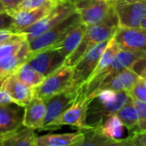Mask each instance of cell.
<instances>
[{
    "label": "cell",
    "instance_id": "e0dca14e",
    "mask_svg": "<svg viewBox=\"0 0 146 146\" xmlns=\"http://www.w3.org/2000/svg\"><path fill=\"white\" fill-rule=\"evenodd\" d=\"M46 113L44 100L35 94L31 102L24 108L23 125L33 130H43Z\"/></svg>",
    "mask_w": 146,
    "mask_h": 146
},
{
    "label": "cell",
    "instance_id": "7c38bea8",
    "mask_svg": "<svg viewBox=\"0 0 146 146\" xmlns=\"http://www.w3.org/2000/svg\"><path fill=\"white\" fill-rule=\"evenodd\" d=\"M121 50L146 52V29L118 27L113 36Z\"/></svg>",
    "mask_w": 146,
    "mask_h": 146
},
{
    "label": "cell",
    "instance_id": "9a60e30c",
    "mask_svg": "<svg viewBox=\"0 0 146 146\" xmlns=\"http://www.w3.org/2000/svg\"><path fill=\"white\" fill-rule=\"evenodd\" d=\"M59 2L60 1L34 10L13 11L10 14L14 19V31L16 33H22L24 29L32 26L43 17L47 15Z\"/></svg>",
    "mask_w": 146,
    "mask_h": 146
},
{
    "label": "cell",
    "instance_id": "484cf974",
    "mask_svg": "<svg viewBox=\"0 0 146 146\" xmlns=\"http://www.w3.org/2000/svg\"><path fill=\"white\" fill-rule=\"evenodd\" d=\"M84 136L71 146H104L111 139L104 136L100 128H92L84 130Z\"/></svg>",
    "mask_w": 146,
    "mask_h": 146
},
{
    "label": "cell",
    "instance_id": "cb8c5ba5",
    "mask_svg": "<svg viewBox=\"0 0 146 146\" xmlns=\"http://www.w3.org/2000/svg\"><path fill=\"white\" fill-rule=\"evenodd\" d=\"M119 50H120V48L119 47L117 42L114 40V39L113 37L110 40V41H109L107 48L105 49L104 52L102 53L95 71L93 72V74L91 75V77L88 79V81L98 77L100 74H102L104 70H106V69L110 65V64L113 60L115 55L119 52Z\"/></svg>",
    "mask_w": 146,
    "mask_h": 146
},
{
    "label": "cell",
    "instance_id": "ab89813d",
    "mask_svg": "<svg viewBox=\"0 0 146 146\" xmlns=\"http://www.w3.org/2000/svg\"><path fill=\"white\" fill-rule=\"evenodd\" d=\"M0 9H3V10H5V8L3 7V5H2V3L0 2Z\"/></svg>",
    "mask_w": 146,
    "mask_h": 146
},
{
    "label": "cell",
    "instance_id": "f35d334b",
    "mask_svg": "<svg viewBox=\"0 0 146 146\" xmlns=\"http://www.w3.org/2000/svg\"><path fill=\"white\" fill-rule=\"evenodd\" d=\"M118 1H121V2H133V1H138V0H118Z\"/></svg>",
    "mask_w": 146,
    "mask_h": 146
},
{
    "label": "cell",
    "instance_id": "74e56055",
    "mask_svg": "<svg viewBox=\"0 0 146 146\" xmlns=\"http://www.w3.org/2000/svg\"><path fill=\"white\" fill-rule=\"evenodd\" d=\"M141 28H143V29H146V17H145V18H144V20L143 21V23H142V24H141Z\"/></svg>",
    "mask_w": 146,
    "mask_h": 146
},
{
    "label": "cell",
    "instance_id": "ac0fdd59",
    "mask_svg": "<svg viewBox=\"0 0 146 146\" xmlns=\"http://www.w3.org/2000/svg\"><path fill=\"white\" fill-rule=\"evenodd\" d=\"M30 55L29 44V41H26L16 53L2 58L0 60V79L14 74L23 64L28 61Z\"/></svg>",
    "mask_w": 146,
    "mask_h": 146
},
{
    "label": "cell",
    "instance_id": "4fadbf2b",
    "mask_svg": "<svg viewBox=\"0 0 146 146\" xmlns=\"http://www.w3.org/2000/svg\"><path fill=\"white\" fill-rule=\"evenodd\" d=\"M1 88L8 93L14 103L24 108L35 96V89L25 84L14 74L2 80Z\"/></svg>",
    "mask_w": 146,
    "mask_h": 146
},
{
    "label": "cell",
    "instance_id": "4dcf8cb0",
    "mask_svg": "<svg viewBox=\"0 0 146 146\" xmlns=\"http://www.w3.org/2000/svg\"><path fill=\"white\" fill-rule=\"evenodd\" d=\"M0 30L14 31L13 17L9 12H7L6 11L0 12Z\"/></svg>",
    "mask_w": 146,
    "mask_h": 146
},
{
    "label": "cell",
    "instance_id": "5b68a950",
    "mask_svg": "<svg viewBox=\"0 0 146 146\" xmlns=\"http://www.w3.org/2000/svg\"><path fill=\"white\" fill-rule=\"evenodd\" d=\"M91 100L92 98L86 96L84 89L82 86V90L78 100L60 114L46 130H57L63 125H71L77 127L78 130L90 128L87 124V112Z\"/></svg>",
    "mask_w": 146,
    "mask_h": 146
},
{
    "label": "cell",
    "instance_id": "8992f818",
    "mask_svg": "<svg viewBox=\"0 0 146 146\" xmlns=\"http://www.w3.org/2000/svg\"><path fill=\"white\" fill-rule=\"evenodd\" d=\"M80 15L76 12L59 24L29 41L31 53L49 48L60 42L71 30L82 23Z\"/></svg>",
    "mask_w": 146,
    "mask_h": 146
},
{
    "label": "cell",
    "instance_id": "d6986e66",
    "mask_svg": "<svg viewBox=\"0 0 146 146\" xmlns=\"http://www.w3.org/2000/svg\"><path fill=\"white\" fill-rule=\"evenodd\" d=\"M35 130L26 126L0 135V146H36Z\"/></svg>",
    "mask_w": 146,
    "mask_h": 146
},
{
    "label": "cell",
    "instance_id": "3957f363",
    "mask_svg": "<svg viewBox=\"0 0 146 146\" xmlns=\"http://www.w3.org/2000/svg\"><path fill=\"white\" fill-rule=\"evenodd\" d=\"M76 12H78L76 5L71 0H62L47 15L32 26L24 29L22 34H23L29 41L59 24Z\"/></svg>",
    "mask_w": 146,
    "mask_h": 146
},
{
    "label": "cell",
    "instance_id": "603a6c76",
    "mask_svg": "<svg viewBox=\"0 0 146 146\" xmlns=\"http://www.w3.org/2000/svg\"><path fill=\"white\" fill-rule=\"evenodd\" d=\"M117 115L129 131V134L139 131V119L132 99H131L117 113Z\"/></svg>",
    "mask_w": 146,
    "mask_h": 146
},
{
    "label": "cell",
    "instance_id": "d590c367",
    "mask_svg": "<svg viewBox=\"0 0 146 146\" xmlns=\"http://www.w3.org/2000/svg\"><path fill=\"white\" fill-rule=\"evenodd\" d=\"M17 33H15L14 31L11 30H0V45L10 40Z\"/></svg>",
    "mask_w": 146,
    "mask_h": 146
},
{
    "label": "cell",
    "instance_id": "7402d4cb",
    "mask_svg": "<svg viewBox=\"0 0 146 146\" xmlns=\"http://www.w3.org/2000/svg\"><path fill=\"white\" fill-rule=\"evenodd\" d=\"M21 81H23L28 86L35 89L40 85L45 80V77L32 67L28 62L23 64L14 73Z\"/></svg>",
    "mask_w": 146,
    "mask_h": 146
},
{
    "label": "cell",
    "instance_id": "7a4b0ae2",
    "mask_svg": "<svg viewBox=\"0 0 146 146\" xmlns=\"http://www.w3.org/2000/svg\"><path fill=\"white\" fill-rule=\"evenodd\" d=\"M74 4L83 23L87 26L104 24L119 27L112 2L108 0H79Z\"/></svg>",
    "mask_w": 146,
    "mask_h": 146
},
{
    "label": "cell",
    "instance_id": "44dd1931",
    "mask_svg": "<svg viewBox=\"0 0 146 146\" xmlns=\"http://www.w3.org/2000/svg\"><path fill=\"white\" fill-rule=\"evenodd\" d=\"M88 26L84 23H81L77 28L71 30L60 42L51 46V48L58 50L65 58L70 55L82 41Z\"/></svg>",
    "mask_w": 146,
    "mask_h": 146
},
{
    "label": "cell",
    "instance_id": "ffe728a7",
    "mask_svg": "<svg viewBox=\"0 0 146 146\" xmlns=\"http://www.w3.org/2000/svg\"><path fill=\"white\" fill-rule=\"evenodd\" d=\"M84 136V130L70 133L46 134L36 137V146H71Z\"/></svg>",
    "mask_w": 146,
    "mask_h": 146
},
{
    "label": "cell",
    "instance_id": "277c9868",
    "mask_svg": "<svg viewBox=\"0 0 146 146\" xmlns=\"http://www.w3.org/2000/svg\"><path fill=\"white\" fill-rule=\"evenodd\" d=\"M117 29L118 27L104 24L88 26L86 33L79 46L70 55L66 58L64 64L73 68L86 54V52L96 45L111 40L114 36Z\"/></svg>",
    "mask_w": 146,
    "mask_h": 146
},
{
    "label": "cell",
    "instance_id": "ba28073f",
    "mask_svg": "<svg viewBox=\"0 0 146 146\" xmlns=\"http://www.w3.org/2000/svg\"><path fill=\"white\" fill-rule=\"evenodd\" d=\"M109 41L110 40L96 45L73 67V88H81L91 77Z\"/></svg>",
    "mask_w": 146,
    "mask_h": 146
},
{
    "label": "cell",
    "instance_id": "8fae6325",
    "mask_svg": "<svg viewBox=\"0 0 146 146\" xmlns=\"http://www.w3.org/2000/svg\"><path fill=\"white\" fill-rule=\"evenodd\" d=\"M66 58L53 48H46L35 53H31L28 63L45 78L51 75L64 64Z\"/></svg>",
    "mask_w": 146,
    "mask_h": 146
},
{
    "label": "cell",
    "instance_id": "6da1fadb",
    "mask_svg": "<svg viewBox=\"0 0 146 146\" xmlns=\"http://www.w3.org/2000/svg\"><path fill=\"white\" fill-rule=\"evenodd\" d=\"M131 97L127 91L101 90L90 102L87 112V124L92 128H100L112 114L117 113Z\"/></svg>",
    "mask_w": 146,
    "mask_h": 146
},
{
    "label": "cell",
    "instance_id": "5bb4252c",
    "mask_svg": "<svg viewBox=\"0 0 146 146\" xmlns=\"http://www.w3.org/2000/svg\"><path fill=\"white\" fill-rule=\"evenodd\" d=\"M24 107L16 103L0 105V135L23 126Z\"/></svg>",
    "mask_w": 146,
    "mask_h": 146
},
{
    "label": "cell",
    "instance_id": "d6a6232c",
    "mask_svg": "<svg viewBox=\"0 0 146 146\" xmlns=\"http://www.w3.org/2000/svg\"><path fill=\"white\" fill-rule=\"evenodd\" d=\"M23 1V0H0L5 10L9 13L17 10Z\"/></svg>",
    "mask_w": 146,
    "mask_h": 146
},
{
    "label": "cell",
    "instance_id": "1f68e13d",
    "mask_svg": "<svg viewBox=\"0 0 146 146\" xmlns=\"http://www.w3.org/2000/svg\"><path fill=\"white\" fill-rule=\"evenodd\" d=\"M135 146H146V131H139L127 137Z\"/></svg>",
    "mask_w": 146,
    "mask_h": 146
},
{
    "label": "cell",
    "instance_id": "d4e9b609",
    "mask_svg": "<svg viewBox=\"0 0 146 146\" xmlns=\"http://www.w3.org/2000/svg\"><path fill=\"white\" fill-rule=\"evenodd\" d=\"M124 124L117 113L109 116L100 127L102 133L110 139H120L124 131Z\"/></svg>",
    "mask_w": 146,
    "mask_h": 146
},
{
    "label": "cell",
    "instance_id": "f546056e",
    "mask_svg": "<svg viewBox=\"0 0 146 146\" xmlns=\"http://www.w3.org/2000/svg\"><path fill=\"white\" fill-rule=\"evenodd\" d=\"M133 104L139 119V131H146V102L133 100Z\"/></svg>",
    "mask_w": 146,
    "mask_h": 146
},
{
    "label": "cell",
    "instance_id": "f1b7e54d",
    "mask_svg": "<svg viewBox=\"0 0 146 146\" xmlns=\"http://www.w3.org/2000/svg\"><path fill=\"white\" fill-rule=\"evenodd\" d=\"M61 0H23L17 10H34L48 5L57 3ZM15 10V11H17Z\"/></svg>",
    "mask_w": 146,
    "mask_h": 146
},
{
    "label": "cell",
    "instance_id": "60d3db41",
    "mask_svg": "<svg viewBox=\"0 0 146 146\" xmlns=\"http://www.w3.org/2000/svg\"><path fill=\"white\" fill-rule=\"evenodd\" d=\"M108 1H110V2H115V1H118V0H108Z\"/></svg>",
    "mask_w": 146,
    "mask_h": 146
},
{
    "label": "cell",
    "instance_id": "4316f807",
    "mask_svg": "<svg viewBox=\"0 0 146 146\" xmlns=\"http://www.w3.org/2000/svg\"><path fill=\"white\" fill-rule=\"evenodd\" d=\"M26 41H29L26 36L22 33H17L10 40L0 45V60L16 53Z\"/></svg>",
    "mask_w": 146,
    "mask_h": 146
},
{
    "label": "cell",
    "instance_id": "2e32d148",
    "mask_svg": "<svg viewBox=\"0 0 146 146\" xmlns=\"http://www.w3.org/2000/svg\"><path fill=\"white\" fill-rule=\"evenodd\" d=\"M140 78L138 73L133 69H125L118 74L105 78L100 84L96 92L101 90H112L114 91H129Z\"/></svg>",
    "mask_w": 146,
    "mask_h": 146
},
{
    "label": "cell",
    "instance_id": "836d02e7",
    "mask_svg": "<svg viewBox=\"0 0 146 146\" xmlns=\"http://www.w3.org/2000/svg\"><path fill=\"white\" fill-rule=\"evenodd\" d=\"M104 146H135L132 142L128 138H120V139H111Z\"/></svg>",
    "mask_w": 146,
    "mask_h": 146
},
{
    "label": "cell",
    "instance_id": "b9f144b4",
    "mask_svg": "<svg viewBox=\"0 0 146 146\" xmlns=\"http://www.w3.org/2000/svg\"><path fill=\"white\" fill-rule=\"evenodd\" d=\"M2 11H5V10H3V9H0V12H2Z\"/></svg>",
    "mask_w": 146,
    "mask_h": 146
},
{
    "label": "cell",
    "instance_id": "8d00e7d4",
    "mask_svg": "<svg viewBox=\"0 0 146 146\" xmlns=\"http://www.w3.org/2000/svg\"><path fill=\"white\" fill-rule=\"evenodd\" d=\"M138 74L140 76V78L144 81V83L146 84V64L143 67L141 68L140 71L138 72Z\"/></svg>",
    "mask_w": 146,
    "mask_h": 146
},
{
    "label": "cell",
    "instance_id": "e575fe53",
    "mask_svg": "<svg viewBox=\"0 0 146 146\" xmlns=\"http://www.w3.org/2000/svg\"><path fill=\"white\" fill-rule=\"evenodd\" d=\"M3 79H0V105L14 103L13 100L8 95V93L1 88V82Z\"/></svg>",
    "mask_w": 146,
    "mask_h": 146
},
{
    "label": "cell",
    "instance_id": "83f0119b",
    "mask_svg": "<svg viewBox=\"0 0 146 146\" xmlns=\"http://www.w3.org/2000/svg\"><path fill=\"white\" fill-rule=\"evenodd\" d=\"M129 96L133 100H137L146 102V84L140 78L133 87L128 91Z\"/></svg>",
    "mask_w": 146,
    "mask_h": 146
},
{
    "label": "cell",
    "instance_id": "30bf717a",
    "mask_svg": "<svg viewBox=\"0 0 146 146\" xmlns=\"http://www.w3.org/2000/svg\"><path fill=\"white\" fill-rule=\"evenodd\" d=\"M81 90L82 87L79 89L70 88L62 93L44 100L46 108V113L43 130H46V128L60 114H62L78 100Z\"/></svg>",
    "mask_w": 146,
    "mask_h": 146
},
{
    "label": "cell",
    "instance_id": "52a82bcc",
    "mask_svg": "<svg viewBox=\"0 0 146 146\" xmlns=\"http://www.w3.org/2000/svg\"><path fill=\"white\" fill-rule=\"evenodd\" d=\"M72 78L73 68L64 64L46 77L43 83L35 89V94L43 100H46L73 88Z\"/></svg>",
    "mask_w": 146,
    "mask_h": 146
},
{
    "label": "cell",
    "instance_id": "9c48e42d",
    "mask_svg": "<svg viewBox=\"0 0 146 146\" xmlns=\"http://www.w3.org/2000/svg\"><path fill=\"white\" fill-rule=\"evenodd\" d=\"M114 7L119 26L125 28H141L146 17V0L133 2H112Z\"/></svg>",
    "mask_w": 146,
    "mask_h": 146
}]
</instances>
